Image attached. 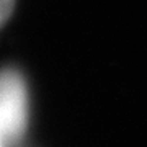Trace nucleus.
I'll list each match as a JSON object with an SVG mask.
<instances>
[{"label":"nucleus","instance_id":"3","mask_svg":"<svg viewBox=\"0 0 147 147\" xmlns=\"http://www.w3.org/2000/svg\"><path fill=\"white\" fill-rule=\"evenodd\" d=\"M0 147H2V144H0Z\"/></svg>","mask_w":147,"mask_h":147},{"label":"nucleus","instance_id":"2","mask_svg":"<svg viewBox=\"0 0 147 147\" xmlns=\"http://www.w3.org/2000/svg\"><path fill=\"white\" fill-rule=\"evenodd\" d=\"M16 0H0V28L10 20V16L13 15Z\"/></svg>","mask_w":147,"mask_h":147},{"label":"nucleus","instance_id":"1","mask_svg":"<svg viewBox=\"0 0 147 147\" xmlns=\"http://www.w3.org/2000/svg\"><path fill=\"white\" fill-rule=\"evenodd\" d=\"M30 96L28 87L16 69L0 70V144H13L28 126Z\"/></svg>","mask_w":147,"mask_h":147}]
</instances>
